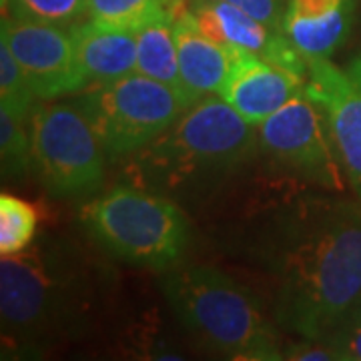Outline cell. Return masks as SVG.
Wrapping results in <instances>:
<instances>
[{
  "instance_id": "6",
  "label": "cell",
  "mask_w": 361,
  "mask_h": 361,
  "mask_svg": "<svg viewBox=\"0 0 361 361\" xmlns=\"http://www.w3.org/2000/svg\"><path fill=\"white\" fill-rule=\"evenodd\" d=\"M75 103L97 133L106 157L139 153L191 109L177 87L141 73L87 87Z\"/></svg>"
},
{
  "instance_id": "4",
  "label": "cell",
  "mask_w": 361,
  "mask_h": 361,
  "mask_svg": "<svg viewBox=\"0 0 361 361\" xmlns=\"http://www.w3.org/2000/svg\"><path fill=\"white\" fill-rule=\"evenodd\" d=\"M80 221L113 257L147 269L179 265L189 245V225L179 207L133 185H116L92 199Z\"/></svg>"
},
{
  "instance_id": "19",
  "label": "cell",
  "mask_w": 361,
  "mask_h": 361,
  "mask_svg": "<svg viewBox=\"0 0 361 361\" xmlns=\"http://www.w3.org/2000/svg\"><path fill=\"white\" fill-rule=\"evenodd\" d=\"M6 8L16 18L71 28L80 16L89 14V0H4V14Z\"/></svg>"
},
{
  "instance_id": "23",
  "label": "cell",
  "mask_w": 361,
  "mask_h": 361,
  "mask_svg": "<svg viewBox=\"0 0 361 361\" xmlns=\"http://www.w3.org/2000/svg\"><path fill=\"white\" fill-rule=\"evenodd\" d=\"M237 6L249 16L257 18L259 23L267 25L275 32H283V16L287 0H223Z\"/></svg>"
},
{
  "instance_id": "25",
  "label": "cell",
  "mask_w": 361,
  "mask_h": 361,
  "mask_svg": "<svg viewBox=\"0 0 361 361\" xmlns=\"http://www.w3.org/2000/svg\"><path fill=\"white\" fill-rule=\"evenodd\" d=\"M348 75L351 77V80H353V82H355V85L361 89V54L357 56V59H353V63L349 65Z\"/></svg>"
},
{
  "instance_id": "14",
  "label": "cell",
  "mask_w": 361,
  "mask_h": 361,
  "mask_svg": "<svg viewBox=\"0 0 361 361\" xmlns=\"http://www.w3.org/2000/svg\"><path fill=\"white\" fill-rule=\"evenodd\" d=\"M71 37L89 87L137 73V32L90 18L71 26Z\"/></svg>"
},
{
  "instance_id": "16",
  "label": "cell",
  "mask_w": 361,
  "mask_h": 361,
  "mask_svg": "<svg viewBox=\"0 0 361 361\" xmlns=\"http://www.w3.org/2000/svg\"><path fill=\"white\" fill-rule=\"evenodd\" d=\"M137 73L180 90L175 20L161 18L137 32Z\"/></svg>"
},
{
  "instance_id": "18",
  "label": "cell",
  "mask_w": 361,
  "mask_h": 361,
  "mask_svg": "<svg viewBox=\"0 0 361 361\" xmlns=\"http://www.w3.org/2000/svg\"><path fill=\"white\" fill-rule=\"evenodd\" d=\"M39 227V213L25 199L0 195V255H16L30 247Z\"/></svg>"
},
{
  "instance_id": "17",
  "label": "cell",
  "mask_w": 361,
  "mask_h": 361,
  "mask_svg": "<svg viewBox=\"0 0 361 361\" xmlns=\"http://www.w3.org/2000/svg\"><path fill=\"white\" fill-rule=\"evenodd\" d=\"M185 11L183 0H89V16L104 25L139 32L161 18H177Z\"/></svg>"
},
{
  "instance_id": "22",
  "label": "cell",
  "mask_w": 361,
  "mask_h": 361,
  "mask_svg": "<svg viewBox=\"0 0 361 361\" xmlns=\"http://www.w3.org/2000/svg\"><path fill=\"white\" fill-rule=\"evenodd\" d=\"M323 341L334 349L337 361H361V305L337 323Z\"/></svg>"
},
{
  "instance_id": "12",
  "label": "cell",
  "mask_w": 361,
  "mask_h": 361,
  "mask_svg": "<svg viewBox=\"0 0 361 361\" xmlns=\"http://www.w3.org/2000/svg\"><path fill=\"white\" fill-rule=\"evenodd\" d=\"M175 40L179 56L180 92L193 106L209 94H217L231 66V47H223L203 35L193 11L175 18Z\"/></svg>"
},
{
  "instance_id": "15",
  "label": "cell",
  "mask_w": 361,
  "mask_h": 361,
  "mask_svg": "<svg viewBox=\"0 0 361 361\" xmlns=\"http://www.w3.org/2000/svg\"><path fill=\"white\" fill-rule=\"evenodd\" d=\"M197 25L203 35L223 47L263 54L275 30L223 0H191Z\"/></svg>"
},
{
  "instance_id": "24",
  "label": "cell",
  "mask_w": 361,
  "mask_h": 361,
  "mask_svg": "<svg viewBox=\"0 0 361 361\" xmlns=\"http://www.w3.org/2000/svg\"><path fill=\"white\" fill-rule=\"evenodd\" d=\"M283 360L299 361H337L334 349L329 348L323 339H305L301 343H293L283 349Z\"/></svg>"
},
{
  "instance_id": "13",
  "label": "cell",
  "mask_w": 361,
  "mask_h": 361,
  "mask_svg": "<svg viewBox=\"0 0 361 361\" xmlns=\"http://www.w3.org/2000/svg\"><path fill=\"white\" fill-rule=\"evenodd\" d=\"M357 0H287L283 35L307 59H329L353 25Z\"/></svg>"
},
{
  "instance_id": "5",
  "label": "cell",
  "mask_w": 361,
  "mask_h": 361,
  "mask_svg": "<svg viewBox=\"0 0 361 361\" xmlns=\"http://www.w3.org/2000/svg\"><path fill=\"white\" fill-rule=\"evenodd\" d=\"M73 273L40 247L2 255L0 315L8 348H40L73 327L80 305V289Z\"/></svg>"
},
{
  "instance_id": "2",
  "label": "cell",
  "mask_w": 361,
  "mask_h": 361,
  "mask_svg": "<svg viewBox=\"0 0 361 361\" xmlns=\"http://www.w3.org/2000/svg\"><path fill=\"white\" fill-rule=\"evenodd\" d=\"M179 322L205 345L233 360H283L277 334L259 301L215 267L175 265L161 279Z\"/></svg>"
},
{
  "instance_id": "21",
  "label": "cell",
  "mask_w": 361,
  "mask_h": 361,
  "mask_svg": "<svg viewBox=\"0 0 361 361\" xmlns=\"http://www.w3.org/2000/svg\"><path fill=\"white\" fill-rule=\"evenodd\" d=\"M0 157L4 177L25 175L32 169L30 130L25 129V121L4 109H0Z\"/></svg>"
},
{
  "instance_id": "11",
  "label": "cell",
  "mask_w": 361,
  "mask_h": 361,
  "mask_svg": "<svg viewBox=\"0 0 361 361\" xmlns=\"http://www.w3.org/2000/svg\"><path fill=\"white\" fill-rule=\"evenodd\" d=\"M303 89L305 80L257 52L233 47L231 66L217 94L249 123L261 125Z\"/></svg>"
},
{
  "instance_id": "1",
  "label": "cell",
  "mask_w": 361,
  "mask_h": 361,
  "mask_svg": "<svg viewBox=\"0 0 361 361\" xmlns=\"http://www.w3.org/2000/svg\"><path fill=\"white\" fill-rule=\"evenodd\" d=\"M277 277V323L323 339L361 305V205L307 207L285 235Z\"/></svg>"
},
{
  "instance_id": "26",
  "label": "cell",
  "mask_w": 361,
  "mask_h": 361,
  "mask_svg": "<svg viewBox=\"0 0 361 361\" xmlns=\"http://www.w3.org/2000/svg\"><path fill=\"white\" fill-rule=\"evenodd\" d=\"M2 2H4V0H2Z\"/></svg>"
},
{
  "instance_id": "7",
  "label": "cell",
  "mask_w": 361,
  "mask_h": 361,
  "mask_svg": "<svg viewBox=\"0 0 361 361\" xmlns=\"http://www.w3.org/2000/svg\"><path fill=\"white\" fill-rule=\"evenodd\" d=\"M32 169L54 197L97 191L104 179V149L75 104H37L30 115Z\"/></svg>"
},
{
  "instance_id": "10",
  "label": "cell",
  "mask_w": 361,
  "mask_h": 361,
  "mask_svg": "<svg viewBox=\"0 0 361 361\" xmlns=\"http://www.w3.org/2000/svg\"><path fill=\"white\" fill-rule=\"evenodd\" d=\"M305 92L327 109L341 167L361 199V89L329 59H307Z\"/></svg>"
},
{
  "instance_id": "3",
  "label": "cell",
  "mask_w": 361,
  "mask_h": 361,
  "mask_svg": "<svg viewBox=\"0 0 361 361\" xmlns=\"http://www.w3.org/2000/svg\"><path fill=\"white\" fill-rule=\"evenodd\" d=\"M257 145L255 125L221 97L209 94L139 151L137 171L147 185L185 187L245 165L255 155Z\"/></svg>"
},
{
  "instance_id": "20",
  "label": "cell",
  "mask_w": 361,
  "mask_h": 361,
  "mask_svg": "<svg viewBox=\"0 0 361 361\" xmlns=\"http://www.w3.org/2000/svg\"><path fill=\"white\" fill-rule=\"evenodd\" d=\"M37 94L32 92L20 65L11 49L0 40V109L26 121L35 109Z\"/></svg>"
},
{
  "instance_id": "9",
  "label": "cell",
  "mask_w": 361,
  "mask_h": 361,
  "mask_svg": "<svg viewBox=\"0 0 361 361\" xmlns=\"http://www.w3.org/2000/svg\"><path fill=\"white\" fill-rule=\"evenodd\" d=\"M0 40L11 49L37 99L52 101L89 87L78 66L71 28L4 14Z\"/></svg>"
},
{
  "instance_id": "8",
  "label": "cell",
  "mask_w": 361,
  "mask_h": 361,
  "mask_svg": "<svg viewBox=\"0 0 361 361\" xmlns=\"http://www.w3.org/2000/svg\"><path fill=\"white\" fill-rule=\"evenodd\" d=\"M259 145L297 175L329 189H343L329 113L305 89L259 125Z\"/></svg>"
}]
</instances>
